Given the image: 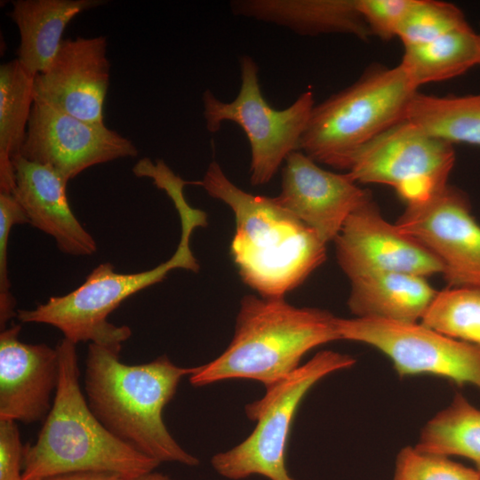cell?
Segmentation results:
<instances>
[{
    "mask_svg": "<svg viewBox=\"0 0 480 480\" xmlns=\"http://www.w3.org/2000/svg\"><path fill=\"white\" fill-rule=\"evenodd\" d=\"M119 353L89 344L84 391L92 413L113 436L158 463L197 466L199 460L177 443L163 420L180 380L197 366H178L166 355L130 365L120 361Z\"/></svg>",
    "mask_w": 480,
    "mask_h": 480,
    "instance_id": "6da1fadb",
    "label": "cell"
},
{
    "mask_svg": "<svg viewBox=\"0 0 480 480\" xmlns=\"http://www.w3.org/2000/svg\"><path fill=\"white\" fill-rule=\"evenodd\" d=\"M201 185L236 218L231 255L242 280L263 298H284L324 260L326 244L276 197L236 187L212 161Z\"/></svg>",
    "mask_w": 480,
    "mask_h": 480,
    "instance_id": "7a4b0ae2",
    "label": "cell"
},
{
    "mask_svg": "<svg viewBox=\"0 0 480 480\" xmlns=\"http://www.w3.org/2000/svg\"><path fill=\"white\" fill-rule=\"evenodd\" d=\"M336 320L326 310L296 308L284 298L244 296L231 342L216 359L197 366L189 381L203 387L249 379L268 388L300 367L309 350L340 340Z\"/></svg>",
    "mask_w": 480,
    "mask_h": 480,
    "instance_id": "3957f363",
    "label": "cell"
},
{
    "mask_svg": "<svg viewBox=\"0 0 480 480\" xmlns=\"http://www.w3.org/2000/svg\"><path fill=\"white\" fill-rule=\"evenodd\" d=\"M60 380L52 409L34 444L24 446L21 480L77 471H107L128 479L160 463L113 436L91 411L79 384L76 344L57 345Z\"/></svg>",
    "mask_w": 480,
    "mask_h": 480,
    "instance_id": "277c9868",
    "label": "cell"
},
{
    "mask_svg": "<svg viewBox=\"0 0 480 480\" xmlns=\"http://www.w3.org/2000/svg\"><path fill=\"white\" fill-rule=\"evenodd\" d=\"M172 203L180 215L181 236L169 260L154 268L132 274L116 273L111 263H101L69 293L51 297L33 309L17 310L18 320L54 326L74 344L91 341L120 351L132 330L108 322V316L130 296L164 280L171 270L199 269L190 248V236L196 228L207 225L206 213L190 206L183 195L175 196Z\"/></svg>",
    "mask_w": 480,
    "mask_h": 480,
    "instance_id": "5b68a950",
    "label": "cell"
},
{
    "mask_svg": "<svg viewBox=\"0 0 480 480\" xmlns=\"http://www.w3.org/2000/svg\"><path fill=\"white\" fill-rule=\"evenodd\" d=\"M417 89L400 64L369 71L314 107L299 149L316 163L348 170L357 149L406 119Z\"/></svg>",
    "mask_w": 480,
    "mask_h": 480,
    "instance_id": "8992f818",
    "label": "cell"
},
{
    "mask_svg": "<svg viewBox=\"0 0 480 480\" xmlns=\"http://www.w3.org/2000/svg\"><path fill=\"white\" fill-rule=\"evenodd\" d=\"M356 360L346 354L323 350L287 377L266 388L258 401L245 406L256 427L238 445L212 456L221 476L241 480L252 475L269 480H295L285 467V448L297 409L308 390L330 373L348 369Z\"/></svg>",
    "mask_w": 480,
    "mask_h": 480,
    "instance_id": "52a82bcc",
    "label": "cell"
},
{
    "mask_svg": "<svg viewBox=\"0 0 480 480\" xmlns=\"http://www.w3.org/2000/svg\"><path fill=\"white\" fill-rule=\"evenodd\" d=\"M239 65L241 86L236 99L224 102L206 90L202 96L204 117L212 133L224 121H232L244 130L251 147V183L263 185L270 181L283 161L299 149L315 107L314 94L308 90L288 108L275 109L262 95L255 60L243 55Z\"/></svg>",
    "mask_w": 480,
    "mask_h": 480,
    "instance_id": "ba28073f",
    "label": "cell"
},
{
    "mask_svg": "<svg viewBox=\"0 0 480 480\" xmlns=\"http://www.w3.org/2000/svg\"><path fill=\"white\" fill-rule=\"evenodd\" d=\"M452 144L404 120L357 149L348 174L355 182L391 186L407 204L424 202L448 186Z\"/></svg>",
    "mask_w": 480,
    "mask_h": 480,
    "instance_id": "9c48e42d",
    "label": "cell"
},
{
    "mask_svg": "<svg viewBox=\"0 0 480 480\" xmlns=\"http://www.w3.org/2000/svg\"><path fill=\"white\" fill-rule=\"evenodd\" d=\"M340 340L370 345L385 354L400 377L431 374L480 389V348L422 324L377 318L336 320Z\"/></svg>",
    "mask_w": 480,
    "mask_h": 480,
    "instance_id": "30bf717a",
    "label": "cell"
},
{
    "mask_svg": "<svg viewBox=\"0 0 480 480\" xmlns=\"http://www.w3.org/2000/svg\"><path fill=\"white\" fill-rule=\"evenodd\" d=\"M396 225L437 258L450 287L480 290V225L462 191L448 185L407 204Z\"/></svg>",
    "mask_w": 480,
    "mask_h": 480,
    "instance_id": "8fae6325",
    "label": "cell"
},
{
    "mask_svg": "<svg viewBox=\"0 0 480 480\" xmlns=\"http://www.w3.org/2000/svg\"><path fill=\"white\" fill-rule=\"evenodd\" d=\"M137 155L132 140L105 124L89 123L34 101L19 156L50 166L68 182L93 165Z\"/></svg>",
    "mask_w": 480,
    "mask_h": 480,
    "instance_id": "7c38bea8",
    "label": "cell"
},
{
    "mask_svg": "<svg viewBox=\"0 0 480 480\" xmlns=\"http://www.w3.org/2000/svg\"><path fill=\"white\" fill-rule=\"evenodd\" d=\"M338 263L349 280L375 273L442 274L437 258L387 221L372 196L347 219L334 239Z\"/></svg>",
    "mask_w": 480,
    "mask_h": 480,
    "instance_id": "4fadbf2b",
    "label": "cell"
},
{
    "mask_svg": "<svg viewBox=\"0 0 480 480\" xmlns=\"http://www.w3.org/2000/svg\"><path fill=\"white\" fill-rule=\"evenodd\" d=\"M109 76L105 36L63 39L52 63L34 78V101L103 124Z\"/></svg>",
    "mask_w": 480,
    "mask_h": 480,
    "instance_id": "5bb4252c",
    "label": "cell"
},
{
    "mask_svg": "<svg viewBox=\"0 0 480 480\" xmlns=\"http://www.w3.org/2000/svg\"><path fill=\"white\" fill-rule=\"evenodd\" d=\"M348 174L322 169L295 150L285 159L277 202L311 228L326 244L334 240L348 216L371 197Z\"/></svg>",
    "mask_w": 480,
    "mask_h": 480,
    "instance_id": "9a60e30c",
    "label": "cell"
},
{
    "mask_svg": "<svg viewBox=\"0 0 480 480\" xmlns=\"http://www.w3.org/2000/svg\"><path fill=\"white\" fill-rule=\"evenodd\" d=\"M20 324L0 332V420L29 424L49 414L60 380L57 348L19 340Z\"/></svg>",
    "mask_w": 480,
    "mask_h": 480,
    "instance_id": "2e32d148",
    "label": "cell"
},
{
    "mask_svg": "<svg viewBox=\"0 0 480 480\" xmlns=\"http://www.w3.org/2000/svg\"><path fill=\"white\" fill-rule=\"evenodd\" d=\"M13 195L24 209L29 224L52 236L63 253L92 255L97 244L81 225L68 201V182L48 165L22 156L12 160Z\"/></svg>",
    "mask_w": 480,
    "mask_h": 480,
    "instance_id": "e0dca14e",
    "label": "cell"
},
{
    "mask_svg": "<svg viewBox=\"0 0 480 480\" xmlns=\"http://www.w3.org/2000/svg\"><path fill=\"white\" fill-rule=\"evenodd\" d=\"M236 15L275 23L303 36L348 34L361 40L372 35L357 0H236Z\"/></svg>",
    "mask_w": 480,
    "mask_h": 480,
    "instance_id": "ac0fdd59",
    "label": "cell"
},
{
    "mask_svg": "<svg viewBox=\"0 0 480 480\" xmlns=\"http://www.w3.org/2000/svg\"><path fill=\"white\" fill-rule=\"evenodd\" d=\"M104 0H17L9 17L20 32L17 60L33 76L44 71L57 55L62 35L79 13Z\"/></svg>",
    "mask_w": 480,
    "mask_h": 480,
    "instance_id": "d6986e66",
    "label": "cell"
},
{
    "mask_svg": "<svg viewBox=\"0 0 480 480\" xmlns=\"http://www.w3.org/2000/svg\"><path fill=\"white\" fill-rule=\"evenodd\" d=\"M348 306L359 318L418 323L437 293L423 276L398 272L353 279Z\"/></svg>",
    "mask_w": 480,
    "mask_h": 480,
    "instance_id": "ffe728a7",
    "label": "cell"
},
{
    "mask_svg": "<svg viewBox=\"0 0 480 480\" xmlns=\"http://www.w3.org/2000/svg\"><path fill=\"white\" fill-rule=\"evenodd\" d=\"M34 78L17 59L0 66V192L12 194L15 188L12 160L25 141Z\"/></svg>",
    "mask_w": 480,
    "mask_h": 480,
    "instance_id": "44dd1931",
    "label": "cell"
},
{
    "mask_svg": "<svg viewBox=\"0 0 480 480\" xmlns=\"http://www.w3.org/2000/svg\"><path fill=\"white\" fill-rule=\"evenodd\" d=\"M400 65L416 88L458 76L480 65V36L469 26L425 44L404 46Z\"/></svg>",
    "mask_w": 480,
    "mask_h": 480,
    "instance_id": "7402d4cb",
    "label": "cell"
},
{
    "mask_svg": "<svg viewBox=\"0 0 480 480\" xmlns=\"http://www.w3.org/2000/svg\"><path fill=\"white\" fill-rule=\"evenodd\" d=\"M406 120L451 144L480 146V93L438 97L417 92L408 106Z\"/></svg>",
    "mask_w": 480,
    "mask_h": 480,
    "instance_id": "603a6c76",
    "label": "cell"
},
{
    "mask_svg": "<svg viewBox=\"0 0 480 480\" xmlns=\"http://www.w3.org/2000/svg\"><path fill=\"white\" fill-rule=\"evenodd\" d=\"M417 449L472 460L480 472V410L457 394L452 404L424 426Z\"/></svg>",
    "mask_w": 480,
    "mask_h": 480,
    "instance_id": "cb8c5ba5",
    "label": "cell"
},
{
    "mask_svg": "<svg viewBox=\"0 0 480 480\" xmlns=\"http://www.w3.org/2000/svg\"><path fill=\"white\" fill-rule=\"evenodd\" d=\"M420 324L480 348V290L449 287L437 292Z\"/></svg>",
    "mask_w": 480,
    "mask_h": 480,
    "instance_id": "d4e9b609",
    "label": "cell"
},
{
    "mask_svg": "<svg viewBox=\"0 0 480 480\" xmlns=\"http://www.w3.org/2000/svg\"><path fill=\"white\" fill-rule=\"evenodd\" d=\"M469 27L454 4L434 0H414L398 28L404 46L425 44Z\"/></svg>",
    "mask_w": 480,
    "mask_h": 480,
    "instance_id": "484cf974",
    "label": "cell"
},
{
    "mask_svg": "<svg viewBox=\"0 0 480 480\" xmlns=\"http://www.w3.org/2000/svg\"><path fill=\"white\" fill-rule=\"evenodd\" d=\"M394 480H480V472L447 456L404 447L396 456Z\"/></svg>",
    "mask_w": 480,
    "mask_h": 480,
    "instance_id": "4316f807",
    "label": "cell"
},
{
    "mask_svg": "<svg viewBox=\"0 0 480 480\" xmlns=\"http://www.w3.org/2000/svg\"><path fill=\"white\" fill-rule=\"evenodd\" d=\"M29 224V220L13 194L0 192V327L17 317L16 300L11 292L8 278L7 247L14 225Z\"/></svg>",
    "mask_w": 480,
    "mask_h": 480,
    "instance_id": "83f0119b",
    "label": "cell"
},
{
    "mask_svg": "<svg viewBox=\"0 0 480 480\" xmlns=\"http://www.w3.org/2000/svg\"><path fill=\"white\" fill-rule=\"evenodd\" d=\"M414 0H357L358 10L371 34L388 40L398 28Z\"/></svg>",
    "mask_w": 480,
    "mask_h": 480,
    "instance_id": "f1b7e54d",
    "label": "cell"
},
{
    "mask_svg": "<svg viewBox=\"0 0 480 480\" xmlns=\"http://www.w3.org/2000/svg\"><path fill=\"white\" fill-rule=\"evenodd\" d=\"M23 455L16 421L0 420V480H21Z\"/></svg>",
    "mask_w": 480,
    "mask_h": 480,
    "instance_id": "f546056e",
    "label": "cell"
},
{
    "mask_svg": "<svg viewBox=\"0 0 480 480\" xmlns=\"http://www.w3.org/2000/svg\"><path fill=\"white\" fill-rule=\"evenodd\" d=\"M44 480H129L125 476L107 471H77L47 477Z\"/></svg>",
    "mask_w": 480,
    "mask_h": 480,
    "instance_id": "4dcf8cb0",
    "label": "cell"
},
{
    "mask_svg": "<svg viewBox=\"0 0 480 480\" xmlns=\"http://www.w3.org/2000/svg\"><path fill=\"white\" fill-rule=\"evenodd\" d=\"M129 480H172L169 476L164 475L160 472L151 471L148 473L142 474L139 476L133 477Z\"/></svg>",
    "mask_w": 480,
    "mask_h": 480,
    "instance_id": "1f68e13d",
    "label": "cell"
},
{
    "mask_svg": "<svg viewBox=\"0 0 480 480\" xmlns=\"http://www.w3.org/2000/svg\"><path fill=\"white\" fill-rule=\"evenodd\" d=\"M479 36H480V35H479Z\"/></svg>",
    "mask_w": 480,
    "mask_h": 480,
    "instance_id": "d6a6232c",
    "label": "cell"
}]
</instances>
